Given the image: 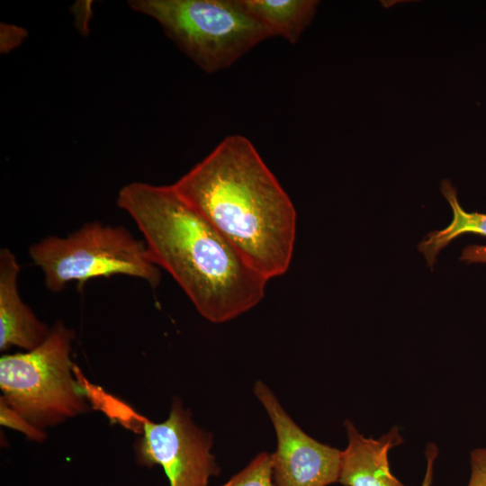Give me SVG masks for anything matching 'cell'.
I'll use <instances>...</instances> for the list:
<instances>
[{"mask_svg":"<svg viewBox=\"0 0 486 486\" xmlns=\"http://www.w3.org/2000/svg\"><path fill=\"white\" fill-rule=\"evenodd\" d=\"M117 205L143 235L151 259L212 323L233 320L264 298L268 280L170 185L133 182Z\"/></svg>","mask_w":486,"mask_h":486,"instance_id":"cell-1","label":"cell"},{"mask_svg":"<svg viewBox=\"0 0 486 486\" xmlns=\"http://www.w3.org/2000/svg\"><path fill=\"white\" fill-rule=\"evenodd\" d=\"M173 186L266 280L287 272L296 212L248 138L227 136Z\"/></svg>","mask_w":486,"mask_h":486,"instance_id":"cell-2","label":"cell"},{"mask_svg":"<svg viewBox=\"0 0 486 486\" xmlns=\"http://www.w3.org/2000/svg\"><path fill=\"white\" fill-rule=\"evenodd\" d=\"M129 5L157 21L166 35L207 73L230 68L273 36L240 0H133Z\"/></svg>","mask_w":486,"mask_h":486,"instance_id":"cell-3","label":"cell"},{"mask_svg":"<svg viewBox=\"0 0 486 486\" xmlns=\"http://www.w3.org/2000/svg\"><path fill=\"white\" fill-rule=\"evenodd\" d=\"M74 338L58 320L36 348L0 358V400L43 431L89 410L72 374Z\"/></svg>","mask_w":486,"mask_h":486,"instance_id":"cell-4","label":"cell"},{"mask_svg":"<svg viewBox=\"0 0 486 486\" xmlns=\"http://www.w3.org/2000/svg\"><path fill=\"white\" fill-rule=\"evenodd\" d=\"M47 289L58 292L72 282L80 287L94 278L123 274L157 287L159 267L146 247L122 226L87 222L67 237L48 236L30 247Z\"/></svg>","mask_w":486,"mask_h":486,"instance_id":"cell-5","label":"cell"},{"mask_svg":"<svg viewBox=\"0 0 486 486\" xmlns=\"http://www.w3.org/2000/svg\"><path fill=\"white\" fill-rule=\"evenodd\" d=\"M142 436L135 446L142 466L160 465L170 486H208L220 473L212 454V434L195 425L180 399L171 405L168 418L154 423L141 416Z\"/></svg>","mask_w":486,"mask_h":486,"instance_id":"cell-6","label":"cell"},{"mask_svg":"<svg viewBox=\"0 0 486 486\" xmlns=\"http://www.w3.org/2000/svg\"><path fill=\"white\" fill-rule=\"evenodd\" d=\"M254 393L276 435V450L271 454L275 486H328L338 482L342 451L307 435L263 382H256Z\"/></svg>","mask_w":486,"mask_h":486,"instance_id":"cell-7","label":"cell"},{"mask_svg":"<svg viewBox=\"0 0 486 486\" xmlns=\"http://www.w3.org/2000/svg\"><path fill=\"white\" fill-rule=\"evenodd\" d=\"M348 444L342 451L338 482L344 486H406L391 472L389 452L403 440L393 426L379 438L364 437L354 424L344 423Z\"/></svg>","mask_w":486,"mask_h":486,"instance_id":"cell-8","label":"cell"},{"mask_svg":"<svg viewBox=\"0 0 486 486\" xmlns=\"http://www.w3.org/2000/svg\"><path fill=\"white\" fill-rule=\"evenodd\" d=\"M20 265L8 248L0 250V350L30 351L46 339L50 328L40 321L18 291Z\"/></svg>","mask_w":486,"mask_h":486,"instance_id":"cell-9","label":"cell"},{"mask_svg":"<svg viewBox=\"0 0 486 486\" xmlns=\"http://www.w3.org/2000/svg\"><path fill=\"white\" fill-rule=\"evenodd\" d=\"M440 190L452 208L453 219L446 228L428 233L418 246L430 267L436 263L439 252L455 238L465 233L486 237V213L464 211L458 202L456 190L449 180L442 182ZM460 260L467 264H486V245L465 247Z\"/></svg>","mask_w":486,"mask_h":486,"instance_id":"cell-10","label":"cell"},{"mask_svg":"<svg viewBox=\"0 0 486 486\" xmlns=\"http://www.w3.org/2000/svg\"><path fill=\"white\" fill-rule=\"evenodd\" d=\"M273 36L296 43L311 22L319 1L315 0H240Z\"/></svg>","mask_w":486,"mask_h":486,"instance_id":"cell-11","label":"cell"},{"mask_svg":"<svg viewBox=\"0 0 486 486\" xmlns=\"http://www.w3.org/2000/svg\"><path fill=\"white\" fill-rule=\"evenodd\" d=\"M221 486H275L272 475L271 454L259 453Z\"/></svg>","mask_w":486,"mask_h":486,"instance_id":"cell-12","label":"cell"},{"mask_svg":"<svg viewBox=\"0 0 486 486\" xmlns=\"http://www.w3.org/2000/svg\"><path fill=\"white\" fill-rule=\"evenodd\" d=\"M0 422L3 426L22 432L33 441L41 442L46 437L43 430L32 425L2 400H0Z\"/></svg>","mask_w":486,"mask_h":486,"instance_id":"cell-13","label":"cell"},{"mask_svg":"<svg viewBox=\"0 0 486 486\" xmlns=\"http://www.w3.org/2000/svg\"><path fill=\"white\" fill-rule=\"evenodd\" d=\"M471 476L467 486H486V447L471 453Z\"/></svg>","mask_w":486,"mask_h":486,"instance_id":"cell-14","label":"cell"},{"mask_svg":"<svg viewBox=\"0 0 486 486\" xmlns=\"http://www.w3.org/2000/svg\"><path fill=\"white\" fill-rule=\"evenodd\" d=\"M427 470L421 486H431L433 480L434 463L438 454V449L433 443H429L426 448Z\"/></svg>","mask_w":486,"mask_h":486,"instance_id":"cell-15","label":"cell"}]
</instances>
